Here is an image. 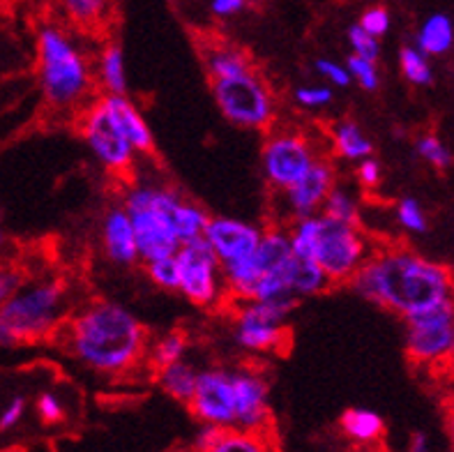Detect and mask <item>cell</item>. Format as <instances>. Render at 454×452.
I'll return each mask as SVG.
<instances>
[{"label":"cell","instance_id":"cell-34","mask_svg":"<svg viewBox=\"0 0 454 452\" xmlns=\"http://www.w3.org/2000/svg\"><path fill=\"white\" fill-rule=\"evenodd\" d=\"M348 75H351V81H356L357 86L363 88V91H376L379 88V67H376V60H369V58L356 56L353 53L348 58Z\"/></svg>","mask_w":454,"mask_h":452},{"label":"cell","instance_id":"cell-3","mask_svg":"<svg viewBox=\"0 0 454 452\" xmlns=\"http://www.w3.org/2000/svg\"><path fill=\"white\" fill-rule=\"evenodd\" d=\"M37 79L44 102L60 114L83 109L98 86L90 58L56 23L37 30Z\"/></svg>","mask_w":454,"mask_h":452},{"label":"cell","instance_id":"cell-8","mask_svg":"<svg viewBox=\"0 0 454 452\" xmlns=\"http://www.w3.org/2000/svg\"><path fill=\"white\" fill-rule=\"evenodd\" d=\"M406 353L418 367H438L454 362L452 300L406 316Z\"/></svg>","mask_w":454,"mask_h":452},{"label":"cell","instance_id":"cell-6","mask_svg":"<svg viewBox=\"0 0 454 452\" xmlns=\"http://www.w3.org/2000/svg\"><path fill=\"white\" fill-rule=\"evenodd\" d=\"M79 132L88 144L95 160L115 176H125L132 171L137 162V150L132 141L122 132L121 123L106 107L104 98L90 99V102L79 111Z\"/></svg>","mask_w":454,"mask_h":452},{"label":"cell","instance_id":"cell-18","mask_svg":"<svg viewBox=\"0 0 454 452\" xmlns=\"http://www.w3.org/2000/svg\"><path fill=\"white\" fill-rule=\"evenodd\" d=\"M102 250L111 264L134 266L138 264L137 241H134L132 218L127 208L114 206L102 219Z\"/></svg>","mask_w":454,"mask_h":452},{"label":"cell","instance_id":"cell-37","mask_svg":"<svg viewBox=\"0 0 454 452\" xmlns=\"http://www.w3.org/2000/svg\"><path fill=\"white\" fill-rule=\"evenodd\" d=\"M348 44H351V49L356 56L369 58V60H379V56H380L379 37L369 35L367 30L360 26V23H356V26H351V28H348Z\"/></svg>","mask_w":454,"mask_h":452},{"label":"cell","instance_id":"cell-16","mask_svg":"<svg viewBox=\"0 0 454 452\" xmlns=\"http://www.w3.org/2000/svg\"><path fill=\"white\" fill-rule=\"evenodd\" d=\"M334 185H337V173H334L333 162L328 157H321V160L314 162V166L300 178L298 183L282 192L288 215L298 219L321 212L325 196L330 194Z\"/></svg>","mask_w":454,"mask_h":452},{"label":"cell","instance_id":"cell-24","mask_svg":"<svg viewBox=\"0 0 454 452\" xmlns=\"http://www.w3.org/2000/svg\"><path fill=\"white\" fill-rule=\"evenodd\" d=\"M95 81L106 95H125L127 92L125 56L115 42L102 46L98 63H95Z\"/></svg>","mask_w":454,"mask_h":452},{"label":"cell","instance_id":"cell-25","mask_svg":"<svg viewBox=\"0 0 454 452\" xmlns=\"http://www.w3.org/2000/svg\"><path fill=\"white\" fill-rule=\"evenodd\" d=\"M58 5L74 28L86 33H98L111 14V0H58Z\"/></svg>","mask_w":454,"mask_h":452},{"label":"cell","instance_id":"cell-23","mask_svg":"<svg viewBox=\"0 0 454 452\" xmlns=\"http://www.w3.org/2000/svg\"><path fill=\"white\" fill-rule=\"evenodd\" d=\"M203 65H206L210 79L240 75V72H247L254 67L247 53L226 44V42H210V44L203 46Z\"/></svg>","mask_w":454,"mask_h":452},{"label":"cell","instance_id":"cell-35","mask_svg":"<svg viewBox=\"0 0 454 452\" xmlns=\"http://www.w3.org/2000/svg\"><path fill=\"white\" fill-rule=\"evenodd\" d=\"M415 150H418V155H420L422 160L429 162V164L436 166V169H448V166L452 164V153L448 150V146H445L438 137H432V134L418 139Z\"/></svg>","mask_w":454,"mask_h":452},{"label":"cell","instance_id":"cell-29","mask_svg":"<svg viewBox=\"0 0 454 452\" xmlns=\"http://www.w3.org/2000/svg\"><path fill=\"white\" fill-rule=\"evenodd\" d=\"M207 212L203 210L199 203L194 201H187L183 199L178 201V206L173 208L171 212V222H173V229H176V235L180 238V242H187V241H194V238H201L203 231L207 226Z\"/></svg>","mask_w":454,"mask_h":452},{"label":"cell","instance_id":"cell-4","mask_svg":"<svg viewBox=\"0 0 454 452\" xmlns=\"http://www.w3.org/2000/svg\"><path fill=\"white\" fill-rule=\"evenodd\" d=\"M67 307V284L58 277L23 280L0 305V346L42 342L60 330Z\"/></svg>","mask_w":454,"mask_h":452},{"label":"cell","instance_id":"cell-46","mask_svg":"<svg viewBox=\"0 0 454 452\" xmlns=\"http://www.w3.org/2000/svg\"><path fill=\"white\" fill-rule=\"evenodd\" d=\"M409 446L413 452H425L429 450V439H427V434H422V432H415V434L411 436Z\"/></svg>","mask_w":454,"mask_h":452},{"label":"cell","instance_id":"cell-20","mask_svg":"<svg viewBox=\"0 0 454 452\" xmlns=\"http://www.w3.org/2000/svg\"><path fill=\"white\" fill-rule=\"evenodd\" d=\"M102 98L111 109V114L115 115V121L121 123L122 132L132 141L134 150L138 155H150V150L155 148V141H153V132H150L148 123L141 115V111L137 109V104L129 102L127 95H106L104 92Z\"/></svg>","mask_w":454,"mask_h":452},{"label":"cell","instance_id":"cell-10","mask_svg":"<svg viewBox=\"0 0 454 452\" xmlns=\"http://www.w3.org/2000/svg\"><path fill=\"white\" fill-rule=\"evenodd\" d=\"M321 157V150L309 134L300 130H282V132L268 134L265 139L263 150H261V166H263L268 185L277 192H284L298 183Z\"/></svg>","mask_w":454,"mask_h":452},{"label":"cell","instance_id":"cell-13","mask_svg":"<svg viewBox=\"0 0 454 452\" xmlns=\"http://www.w3.org/2000/svg\"><path fill=\"white\" fill-rule=\"evenodd\" d=\"M291 242H288V231L284 229H268L261 235L259 245L254 247L247 257L222 264V275H224L226 298L242 303L247 298V291L252 284L265 275L268 270L277 268L291 257Z\"/></svg>","mask_w":454,"mask_h":452},{"label":"cell","instance_id":"cell-38","mask_svg":"<svg viewBox=\"0 0 454 452\" xmlns=\"http://www.w3.org/2000/svg\"><path fill=\"white\" fill-rule=\"evenodd\" d=\"M397 219L406 231L422 234L427 231V218L422 206L415 199H402L397 203Z\"/></svg>","mask_w":454,"mask_h":452},{"label":"cell","instance_id":"cell-1","mask_svg":"<svg viewBox=\"0 0 454 452\" xmlns=\"http://www.w3.org/2000/svg\"><path fill=\"white\" fill-rule=\"evenodd\" d=\"M351 287L369 303L406 319L452 300L454 277L450 268L406 247H383L369 254L351 277Z\"/></svg>","mask_w":454,"mask_h":452},{"label":"cell","instance_id":"cell-11","mask_svg":"<svg viewBox=\"0 0 454 452\" xmlns=\"http://www.w3.org/2000/svg\"><path fill=\"white\" fill-rule=\"evenodd\" d=\"M298 298L245 300L236 314V342L254 353L279 351L288 339L286 321Z\"/></svg>","mask_w":454,"mask_h":452},{"label":"cell","instance_id":"cell-47","mask_svg":"<svg viewBox=\"0 0 454 452\" xmlns=\"http://www.w3.org/2000/svg\"><path fill=\"white\" fill-rule=\"evenodd\" d=\"M445 416H448V432L454 446V395H450L448 404H445Z\"/></svg>","mask_w":454,"mask_h":452},{"label":"cell","instance_id":"cell-48","mask_svg":"<svg viewBox=\"0 0 454 452\" xmlns=\"http://www.w3.org/2000/svg\"><path fill=\"white\" fill-rule=\"evenodd\" d=\"M7 234L3 229H0V254H5V250H7Z\"/></svg>","mask_w":454,"mask_h":452},{"label":"cell","instance_id":"cell-44","mask_svg":"<svg viewBox=\"0 0 454 452\" xmlns=\"http://www.w3.org/2000/svg\"><path fill=\"white\" fill-rule=\"evenodd\" d=\"M23 413H26V400L23 397H14L3 411H0V432L14 430L21 423Z\"/></svg>","mask_w":454,"mask_h":452},{"label":"cell","instance_id":"cell-17","mask_svg":"<svg viewBox=\"0 0 454 452\" xmlns=\"http://www.w3.org/2000/svg\"><path fill=\"white\" fill-rule=\"evenodd\" d=\"M261 235L263 231L259 226L233 218H210L203 231V238L219 258V264H231V261L247 257L254 247L259 245Z\"/></svg>","mask_w":454,"mask_h":452},{"label":"cell","instance_id":"cell-33","mask_svg":"<svg viewBox=\"0 0 454 452\" xmlns=\"http://www.w3.org/2000/svg\"><path fill=\"white\" fill-rule=\"evenodd\" d=\"M144 266L150 282H153L155 287L164 289V291H178L180 268H178V261H176V254H171V257L153 258V261H148V264Z\"/></svg>","mask_w":454,"mask_h":452},{"label":"cell","instance_id":"cell-19","mask_svg":"<svg viewBox=\"0 0 454 452\" xmlns=\"http://www.w3.org/2000/svg\"><path fill=\"white\" fill-rule=\"evenodd\" d=\"M270 446H275V441L265 436L217 424H203L201 432L194 436V450L201 452H265L270 450Z\"/></svg>","mask_w":454,"mask_h":452},{"label":"cell","instance_id":"cell-39","mask_svg":"<svg viewBox=\"0 0 454 452\" xmlns=\"http://www.w3.org/2000/svg\"><path fill=\"white\" fill-rule=\"evenodd\" d=\"M295 102L305 109H323L333 102V88L325 83H317V86H302L295 91Z\"/></svg>","mask_w":454,"mask_h":452},{"label":"cell","instance_id":"cell-32","mask_svg":"<svg viewBox=\"0 0 454 452\" xmlns=\"http://www.w3.org/2000/svg\"><path fill=\"white\" fill-rule=\"evenodd\" d=\"M187 353V337L183 332H168L161 339H157L155 346L150 349V365L153 369L168 365V362L180 361Z\"/></svg>","mask_w":454,"mask_h":452},{"label":"cell","instance_id":"cell-49","mask_svg":"<svg viewBox=\"0 0 454 452\" xmlns=\"http://www.w3.org/2000/svg\"><path fill=\"white\" fill-rule=\"evenodd\" d=\"M452 323H454V296H452Z\"/></svg>","mask_w":454,"mask_h":452},{"label":"cell","instance_id":"cell-30","mask_svg":"<svg viewBox=\"0 0 454 452\" xmlns=\"http://www.w3.org/2000/svg\"><path fill=\"white\" fill-rule=\"evenodd\" d=\"M321 215H325V218L330 219H337V222L357 224L360 208H357V201L353 199L351 192H346V187H337V185H334V187L330 189V194L325 196Z\"/></svg>","mask_w":454,"mask_h":452},{"label":"cell","instance_id":"cell-15","mask_svg":"<svg viewBox=\"0 0 454 452\" xmlns=\"http://www.w3.org/2000/svg\"><path fill=\"white\" fill-rule=\"evenodd\" d=\"M231 381H233V401H236L233 427L268 439L272 432V413L265 378L252 369H238L231 372Z\"/></svg>","mask_w":454,"mask_h":452},{"label":"cell","instance_id":"cell-45","mask_svg":"<svg viewBox=\"0 0 454 452\" xmlns=\"http://www.w3.org/2000/svg\"><path fill=\"white\" fill-rule=\"evenodd\" d=\"M245 5H247V0H210V10L219 19L233 17V14L245 10Z\"/></svg>","mask_w":454,"mask_h":452},{"label":"cell","instance_id":"cell-26","mask_svg":"<svg viewBox=\"0 0 454 452\" xmlns=\"http://www.w3.org/2000/svg\"><path fill=\"white\" fill-rule=\"evenodd\" d=\"M155 374L157 384H160V388L168 397L183 401V404H187L192 400L196 388V378H199V369L194 365H190V362H184L180 358V361L168 362V365L155 369Z\"/></svg>","mask_w":454,"mask_h":452},{"label":"cell","instance_id":"cell-9","mask_svg":"<svg viewBox=\"0 0 454 452\" xmlns=\"http://www.w3.org/2000/svg\"><path fill=\"white\" fill-rule=\"evenodd\" d=\"M150 192H153V185H134L132 189H127L125 199H122V206L132 218L134 241H137L141 264H148L153 258L171 257L183 245L173 229L171 212L153 206Z\"/></svg>","mask_w":454,"mask_h":452},{"label":"cell","instance_id":"cell-14","mask_svg":"<svg viewBox=\"0 0 454 452\" xmlns=\"http://www.w3.org/2000/svg\"><path fill=\"white\" fill-rule=\"evenodd\" d=\"M192 416L201 424L233 427L236 424V401H233V381L229 369H199L196 388L187 401Z\"/></svg>","mask_w":454,"mask_h":452},{"label":"cell","instance_id":"cell-36","mask_svg":"<svg viewBox=\"0 0 454 452\" xmlns=\"http://www.w3.org/2000/svg\"><path fill=\"white\" fill-rule=\"evenodd\" d=\"M23 280H26V273L21 266L14 264L5 254H0V305L21 287Z\"/></svg>","mask_w":454,"mask_h":452},{"label":"cell","instance_id":"cell-28","mask_svg":"<svg viewBox=\"0 0 454 452\" xmlns=\"http://www.w3.org/2000/svg\"><path fill=\"white\" fill-rule=\"evenodd\" d=\"M454 44V26L445 14H432L418 30L415 46L427 56H443Z\"/></svg>","mask_w":454,"mask_h":452},{"label":"cell","instance_id":"cell-22","mask_svg":"<svg viewBox=\"0 0 454 452\" xmlns=\"http://www.w3.org/2000/svg\"><path fill=\"white\" fill-rule=\"evenodd\" d=\"M288 284H291V293L295 298L318 296L333 287V282L328 280V275L323 273L314 258L295 257V254L288 258Z\"/></svg>","mask_w":454,"mask_h":452},{"label":"cell","instance_id":"cell-27","mask_svg":"<svg viewBox=\"0 0 454 452\" xmlns=\"http://www.w3.org/2000/svg\"><path fill=\"white\" fill-rule=\"evenodd\" d=\"M330 141H333L334 155L341 160L357 162L374 153V144L363 132V127L353 121L337 123L330 132Z\"/></svg>","mask_w":454,"mask_h":452},{"label":"cell","instance_id":"cell-12","mask_svg":"<svg viewBox=\"0 0 454 452\" xmlns=\"http://www.w3.org/2000/svg\"><path fill=\"white\" fill-rule=\"evenodd\" d=\"M176 261L180 268L178 291L196 307H213L226 298L222 264L206 238H194L178 247Z\"/></svg>","mask_w":454,"mask_h":452},{"label":"cell","instance_id":"cell-41","mask_svg":"<svg viewBox=\"0 0 454 452\" xmlns=\"http://www.w3.org/2000/svg\"><path fill=\"white\" fill-rule=\"evenodd\" d=\"M317 72L323 76V79L333 83L337 88H346L351 83V75H348V67L346 65L334 63V60H328V58H323L317 63Z\"/></svg>","mask_w":454,"mask_h":452},{"label":"cell","instance_id":"cell-43","mask_svg":"<svg viewBox=\"0 0 454 452\" xmlns=\"http://www.w3.org/2000/svg\"><path fill=\"white\" fill-rule=\"evenodd\" d=\"M357 183L367 189L379 187L380 164H379V160H374V157H372V155H367V157H363V160H357Z\"/></svg>","mask_w":454,"mask_h":452},{"label":"cell","instance_id":"cell-42","mask_svg":"<svg viewBox=\"0 0 454 452\" xmlns=\"http://www.w3.org/2000/svg\"><path fill=\"white\" fill-rule=\"evenodd\" d=\"M37 416L44 420L46 424H56L65 418V407L63 401L58 400L53 393H44L37 400Z\"/></svg>","mask_w":454,"mask_h":452},{"label":"cell","instance_id":"cell-2","mask_svg":"<svg viewBox=\"0 0 454 452\" xmlns=\"http://www.w3.org/2000/svg\"><path fill=\"white\" fill-rule=\"evenodd\" d=\"M65 344L76 361L98 374L129 372L148 349L144 323L111 300L83 305L63 328Z\"/></svg>","mask_w":454,"mask_h":452},{"label":"cell","instance_id":"cell-31","mask_svg":"<svg viewBox=\"0 0 454 452\" xmlns=\"http://www.w3.org/2000/svg\"><path fill=\"white\" fill-rule=\"evenodd\" d=\"M399 65H402L403 76L413 86H429L432 83V65L427 60V53H422L418 46H403L399 53Z\"/></svg>","mask_w":454,"mask_h":452},{"label":"cell","instance_id":"cell-5","mask_svg":"<svg viewBox=\"0 0 454 452\" xmlns=\"http://www.w3.org/2000/svg\"><path fill=\"white\" fill-rule=\"evenodd\" d=\"M215 104L226 121L245 130H268L275 121V95L256 69L210 79Z\"/></svg>","mask_w":454,"mask_h":452},{"label":"cell","instance_id":"cell-21","mask_svg":"<svg viewBox=\"0 0 454 452\" xmlns=\"http://www.w3.org/2000/svg\"><path fill=\"white\" fill-rule=\"evenodd\" d=\"M340 432L356 446H376L386 436V423L369 408H348L340 420Z\"/></svg>","mask_w":454,"mask_h":452},{"label":"cell","instance_id":"cell-7","mask_svg":"<svg viewBox=\"0 0 454 452\" xmlns=\"http://www.w3.org/2000/svg\"><path fill=\"white\" fill-rule=\"evenodd\" d=\"M321 235H318L314 261L334 284L351 282L360 266L374 252V247L357 224H346L321 215Z\"/></svg>","mask_w":454,"mask_h":452},{"label":"cell","instance_id":"cell-40","mask_svg":"<svg viewBox=\"0 0 454 452\" xmlns=\"http://www.w3.org/2000/svg\"><path fill=\"white\" fill-rule=\"evenodd\" d=\"M357 23H360L369 35L383 37V35L390 30V12H387L386 7H369V10L363 12V17H360Z\"/></svg>","mask_w":454,"mask_h":452}]
</instances>
